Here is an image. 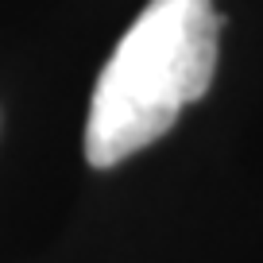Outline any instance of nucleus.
I'll return each instance as SVG.
<instances>
[{"mask_svg":"<svg viewBox=\"0 0 263 263\" xmlns=\"http://www.w3.org/2000/svg\"><path fill=\"white\" fill-rule=\"evenodd\" d=\"M221 24L213 0H151L108 54L89 101L85 159L97 171L124 163L174 128L217 74Z\"/></svg>","mask_w":263,"mask_h":263,"instance_id":"nucleus-1","label":"nucleus"}]
</instances>
